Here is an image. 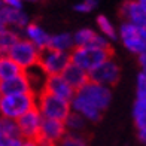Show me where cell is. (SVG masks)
I'll list each match as a JSON object with an SVG mask.
<instances>
[{
  "instance_id": "obj_1",
  "label": "cell",
  "mask_w": 146,
  "mask_h": 146,
  "mask_svg": "<svg viewBox=\"0 0 146 146\" xmlns=\"http://www.w3.org/2000/svg\"><path fill=\"white\" fill-rule=\"evenodd\" d=\"M37 96L35 92L18 96H3L0 98V116L18 121L23 115L36 108Z\"/></svg>"
},
{
  "instance_id": "obj_2",
  "label": "cell",
  "mask_w": 146,
  "mask_h": 146,
  "mask_svg": "<svg viewBox=\"0 0 146 146\" xmlns=\"http://www.w3.org/2000/svg\"><path fill=\"white\" fill-rule=\"evenodd\" d=\"M112 58L110 49L97 48V46H84V48H75L70 52V61L72 64L81 67L87 73H91L97 69L100 64H103L106 60Z\"/></svg>"
},
{
  "instance_id": "obj_3",
  "label": "cell",
  "mask_w": 146,
  "mask_h": 146,
  "mask_svg": "<svg viewBox=\"0 0 146 146\" xmlns=\"http://www.w3.org/2000/svg\"><path fill=\"white\" fill-rule=\"evenodd\" d=\"M37 110L40 112L43 119H55V121H66L72 113V104L67 100L55 97L49 92H40L37 96L36 103Z\"/></svg>"
},
{
  "instance_id": "obj_4",
  "label": "cell",
  "mask_w": 146,
  "mask_h": 146,
  "mask_svg": "<svg viewBox=\"0 0 146 146\" xmlns=\"http://www.w3.org/2000/svg\"><path fill=\"white\" fill-rule=\"evenodd\" d=\"M75 97L91 108L104 112L112 103V88L90 81L85 87L76 91Z\"/></svg>"
},
{
  "instance_id": "obj_5",
  "label": "cell",
  "mask_w": 146,
  "mask_h": 146,
  "mask_svg": "<svg viewBox=\"0 0 146 146\" xmlns=\"http://www.w3.org/2000/svg\"><path fill=\"white\" fill-rule=\"evenodd\" d=\"M118 39L131 54L137 57L146 54V27H137L122 21L118 27Z\"/></svg>"
},
{
  "instance_id": "obj_6",
  "label": "cell",
  "mask_w": 146,
  "mask_h": 146,
  "mask_svg": "<svg viewBox=\"0 0 146 146\" xmlns=\"http://www.w3.org/2000/svg\"><path fill=\"white\" fill-rule=\"evenodd\" d=\"M40 54H42L40 49L36 48V46L31 42H29L27 39L21 37L17 42V45L9 51L8 55L14 60L24 72H27L33 67H36V66H39Z\"/></svg>"
},
{
  "instance_id": "obj_7",
  "label": "cell",
  "mask_w": 146,
  "mask_h": 146,
  "mask_svg": "<svg viewBox=\"0 0 146 146\" xmlns=\"http://www.w3.org/2000/svg\"><path fill=\"white\" fill-rule=\"evenodd\" d=\"M70 54L48 48L42 51L39 66L48 76H57L63 75L64 70L70 66Z\"/></svg>"
},
{
  "instance_id": "obj_8",
  "label": "cell",
  "mask_w": 146,
  "mask_h": 146,
  "mask_svg": "<svg viewBox=\"0 0 146 146\" xmlns=\"http://www.w3.org/2000/svg\"><path fill=\"white\" fill-rule=\"evenodd\" d=\"M119 78H121V69H119V64L113 58L106 60L103 64H100L97 69H94L90 73V81L109 88L113 87L119 81Z\"/></svg>"
},
{
  "instance_id": "obj_9",
  "label": "cell",
  "mask_w": 146,
  "mask_h": 146,
  "mask_svg": "<svg viewBox=\"0 0 146 146\" xmlns=\"http://www.w3.org/2000/svg\"><path fill=\"white\" fill-rule=\"evenodd\" d=\"M17 122L19 125V131H21L23 139H25V140H39L43 116L37 110V108L31 109L25 115H23Z\"/></svg>"
},
{
  "instance_id": "obj_10",
  "label": "cell",
  "mask_w": 146,
  "mask_h": 146,
  "mask_svg": "<svg viewBox=\"0 0 146 146\" xmlns=\"http://www.w3.org/2000/svg\"><path fill=\"white\" fill-rule=\"evenodd\" d=\"M67 136V128L63 121H55V119H43L40 134H39V142L42 145L52 143L60 145V142Z\"/></svg>"
},
{
  "instance_id": "obj_11",
  "label": "cell",
  "mask_w": 146,
  "mask_h": 146,
  "mask_svg": "<svg viewBox=\"0 0 146 146\" xmlns=\"http://www.w3.org/2000/svg\"><path fill=\"white\" fill-rule=\"evenodd\" d=\"M73 39H75V46L76 48H84V46H97V48H104L110 49V40H108L104 36L96 30L84 27L79 29L76 33H73Z\"/></svg>"
},
{
  "instance_id": "obj_12",
  "label": "cell",
  "mask_w": 146,
  "mask_h": 146,
  "mask_svg": "<svg viewBox=\"0 0 146 146\" xmlns=\"http://www.w3.org/2000/svg\"><path fill=\"white\" fill-rule=\"evenodd\" d=\"M119 12H121L122 21L137 27H146V11L137 0H125Z\"/></svg>"
},
{
  "instance_id": "obj_13",
  "label": "cell",
  "mask_w": 146,
  "mask_h": 146,
  "mask_svg": "<svg viewBox=\"0 0 146 146\" xmlns=\"http://www.w3.org/2000/svg\"><path fill=\"white\" fill-rule=\"evenodd\" d=\"M23 37L27 39L29 42H31L33 45L39 48L40 51H45L49 48V43H51V37L52 35H49L40 24L37 23H30L27 27L23 30Z\"/></svg>"
},
{
  "instance_id": "obj_14",
  "label": "cell",
  "mask_w": 146,
  "mask_h": 146,
  "mask_svg": "<svg viewBox=\"0 0 146 146\" xmlns=\"http://www.w3.org/2000/svg\"><path fill=\"white\" fill-rule=\"evenodd\" d=\"M45 92H49V94L67 102H72V98L76 94V91L69 85V82L63 78V75L48 76V81H46V85H45Z\"/></svg>"
},
{
  "instance_id": "obj_15",
  "label": "cell",
  "mask_w": 146,
  "mask_h": 146,
  "mask_svg": "<svg viewBox=\"0 0 146 146\" xmlns=\"http://www.w3.org/2000/svg\"><path fill=\"white\" fill-rule=\"evenodd\" d=\"M31 91V85L25 72L19 76H15L8 81H0V94L3 96H18V94H29Z\"/></svg>"
},
{
  "instance_id": "obj_16",
  "label": "cell",
  "mask_w": 146,
  "mask_h": 146,
  "mask_svg": "<svg viewBox=\"0 0 146 146\" xmlns=\"http://www.w3.org/2000/svg\"><path fill=\"white\" fill-rule=\"evenodd\" d=\"M63 78L69 82V85L75 91H79L82 87H85V85L90 82V73H87L85 70H82L81 67H78V66L72 64V63H70L69 67L64 70Z\"/></svg>"
},
{
  "instance_id": "obj_17",
  "label": "cell",
  "mask_w": 146,
  "mask_h": 146,
  "mask_svg": "<svg viewBox=\"0 0 146 146\" xmlns=\"http://www.w3.org/2000/svg\"><path fill=\"white\" fill-rule=\"evenodd\" d=\"M23 37L19 31L5 27L0 30V55H8L9 51L17 45V42Z\"/></svg>"
},
{
  "instance_id": "obj_18",
  "label": "cell",
  "mask_w": 146,
  "mask_h": 146,
  "mask_svg": "<svg viewBox=\"0 0 146 146\" xmlns=\"http://www.w3.org/2000/svg\"><path fill=\"white\" fill-rule=\"evenodd\" d=\"M49 48L51 49H55V51H61V52H67V54H70V52L76 48L73 35H70V33H67V31L52 35Z\"/></svg>"
},
{
  "instance_id": "obj_19",
  "label": "cell",
  "mask_w": 146,
  "mask_h": 146,
  "mask_svg": "<svg viewBox=\"0 0 146 146\" xmlns=\"http://www.w3.org/2000/svg\"><path fill=\"white\" fill-rule=\"evenodd\" d=\"M29 81H30V85H31V91L35 92L36 96H39L40 92L45 91V85H46V81H48V75L40 69V66H36L30 70L25 72Z\"/></svg>"
},
{
  "instance_id": "obj_20",
  "label": "cell",
  "mask_w": 146,
  "mask_h": 146,
  "mask_svg": "<svg viewBox=\"0 0 146 146\" xmlns=\"http://www.w3.org/2000/svg\"><path fill=\"white\" fill-rule=\"evenodd\" d=\"M23 73L24 70L9 55H0V81H8Z\"/></svg>"
},
{
  "instance_id": "obj_21",
  "label": "cell",
  "mask_w": 146,
  "mask_h": 146,
  "mask_svg": "<svg viewBox=\"0 0 146 146\" xmlns=\"http://www.w3.org/2000/svg\"><path fill=\"white\" fill-rule=\"evenodd\" d=\"M87 119L84 116H81L76 112H72V113L67 116V119L64 121V125L67 128V134H79L82 136V133L87 128Z\"/></svg>"
},
{
  "instance_id": "obj_22",
  "label": "cell",
  "mask_w": 146,
  "mask_h": 146,
  "mask_svg": "<svg viewBox=\"0 0 146 146\" xmlns=\"http://www.w3.org/2000/svg\"><path fill=\"white\" fill-rule=\"evenodd\" d=\"M96 23H97L98 30H100V35L104 36L108 40H116L118 39V29L106 15H98Z\"/></svg>"
},
{
  "instance_id": "obj_23",
  "label": "cell",
  "mask_w": 146,
  "mask_h": 146,
  "mask_svg": "<svg viewBox=\"0 0 146 146\" xmlns=\"http://www.w3.org/2000/svg\"><path fill=\"white\" fill-rule=\"evenodd\" d=\"M133 118L137 131L146 130V100L136 98L134 106H133Z\"/></svg>"
},
{
  "instance_id": "obj_24",
  "label": "cell",
  "mask_w": 146,
  "mask_h": 146,
  "mask_svg": "<svg viewBox=\"0 0 146 146\" xmlns=\"http://www.w3.org/2000/svg\"><path fill=\"white\" fill-rule=\"evenodd\" d=\"M2 125H3V136L8 139H19L21 136V131H19V125L14 119H5L2 118Z\"/></svg>"
},
{
  "instance_id": "obj_25",
  "label": "cell",
  "mask_w": 146,
  "mask_h": 146,
  "mask_svg": "<svg viewBox=\"0 0 146 146\" xmlns=\"http://www.w3.org/2000/svg\"><path fill=\"white\" fill-rule=\"evenodd\" d=\"M98 2L100 0H79L73 6V9L76 12H79V14H90V12H92L98 6Z\"/></svg>"
},
{
  "instance_id": "obj_26",
  "label": "cell",
  "mask_w": 146,
  "mask_h": 146,
  "mask_svg": "<svg viewBox=\"0 0 146 146\" xmlns=\"http://www.w3.org/2000/svg\"><path fill=\"white\" fill-rule=\"evenodd\" d=\"M60 146H88V142L84 136L67 134L61 142H60Z\"/></svg>"
},
{
  "instance_id": "obj_27",
  "label": "cell",
  "mask_w": 146,
  "mask_h": 146,
  "mask_svg": "<svg viewBox=\"0 0 146 146\" xmlns=\"http://www.w3.org/2000/svg\"><path fill=\"white\" fill-rule=\"evenodd\" d=\"M136 98L146 100V76L139 73L136 78Z\"/></svg>"
},
{
  "instance_id": "obj_28",
  "label": "cell",
  "mask_w": 146,
  "mask_h": 146,
  "mask_svg": "<svg viewBox=\"0 0 146 146\" xmlns=\"http://www.w3.org/2000/svg\"><path fill=\"white\" fill-rule=\"evenodd\" d=\"M3 3L6 8L15 9V11H23V6H24L23 0H3Z\"/></svg>"
},
{
  "instance_id": "obj_29",
  "label": "cell",
  "mask_w": 146,
  "mask_h": 146,
  "mask_svg": "<svg viewBox=\"0 0 146 146\" xmlns=\"http://www.w3.org/2000/svg\"><path fill=\"white\" fill-rule=\"evenodd\" d=\"M137 60H139V67H140V73L146 76V54L139 55Z\"/></svg>"
},
{
  "instance_id": "obj_30",
  "label": "cell",
  "mask_w": 146,
  "mask_h": 146,
  "mask_svg": "<svg viewBox=\"0 0 146 146\" xmlns=\"http://www.w3.org/2000/svg\"><path fill=\"white\" fill-rule=\"evenodd\" d=\"M137 139H139V142H140L143 146H146V130L137 131Z\"/></svg>"
},
{
  "instance_id": "obj_31",
  "label": "cell",
  "mask_w": 146,
  "mask_h": 146,
  "mask_svg": "<svg viewBox=\"0 0 146 146\" xmlns=\"http://www.w3.org/2000/svg\"><path fill=\"white\" fill-rule=\"evenodd\" d=\"M23 146H42V143L39 140H25V139H24Z\"/></svg>"
},
{
  "instance_id": "obj_32",
  "label": "cell",
  "mask_w": 146,
  "mask_h": 146,
  "mask_svg": "<svg viewBox=\"0 0 146 146\" xmlns=\"http://www.w3.org/2000/svg\"><path fill=\"white\" fill-rule=\"evenodd\" d=\"M5 9H6V6H5V3H3V0H0V17L3 15ZM0 24H2V23H0Z\"/></svg>"
},
{
  "instance_id": "obj_33",
  "label": "cell",
  "mask_w": 146,
  "mask_h": 146,
  "mask_svg": "<svg viewBox=\"0 0 146 146\" xmlns=\"http://www.w3.org/2000/svg\"><path fill=\"white\" fill-rule=\"evenodd\" d=\"M137 2L140 3V5H142V8H143V9L146 11V0H137Z\"/></svg>"
},
{
  "instance_id": "obj_34",
  "label": "cell",
  "mask_w": 146,
  "mask_h": 146,
  "mask_svg": "<svg viewBox=\"0 0 146 146\" xmlns=\"http://www.w3.org/2000/svg\"><path fill=\"white\" fill-rule=\"evenodd\" d=\"M0 137H3V125H2V116H0Z\"/></svg>"
},
{
  "instance_id": "obj_35",
  "label": "cell",
  "mask_w": 146,
  "mask_h": 146,
  "mask_svg": "<svg viewBox=\"0 0 146 146\" xmlns=\"http://www.w3.org/2000/svg\"><path fill=\"white\" fill-rule=\"evenodd\" d=\"M23 2L25 3V2H27V3H35V2H37V0H23Z\"/></svg>"
},
{
  "instance_id": "obj_36",
  "label": "cell",
  "mask_w": 146,
  "mask_h": 146,
  "mask_svg": "<svg viewBox=\"0 0 146 146\" xmlns=\"http://www.w3.org/2000/svg\"><path fill=\"white\" fill-rule=\"evenodd\" d=\"M42 146H60V145H52V143H45V145H42Z\"/></svg>"
},
{
  "instance_id": "obj_37",
  "label": "cell",
  "mask_w": 146,
  "mask_h": 146,
  "mask_svg": "<svg viewBox=\"0 0 146 146\" xmlns=\"http://www.w3.org/2000/svg\"><path fill=\"white\" fill-rule=\"evenodd\" d=\"M2 29H5V25H3V24H0V30H2Z\"/></svg>"
},
{
  "instance_id": "obj_38",
  "label": "cell",
  "mask_w": 146,
  "mask_h": 146,
  "mask_svg": "<svg viewBox=\"0 0 146 146\" xmlns=\"http://www.w3.org/2000/svg\"><path fill=\"white\" fill-rule=\"evenodd\" d=\"M0 98H2V94H0Z\"/></svg>"
}]
</instances>
